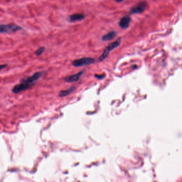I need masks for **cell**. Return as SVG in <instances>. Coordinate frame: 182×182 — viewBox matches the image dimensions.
<instances>
[{"instance_id":"cell-1","label":"cell","mask_w":182,"mask_h":182,"mask_svg":"<svg viewBox=\"0 0 182 182\" xmlns=\"http://www.w3.org/2000/svg\"><path fill=\"white\" fill-rule=\"evenodd\" d=\"M43 75V72H37L35 73L32 76L22 79L18 84L14 86L12 89V92L15 94H17L26 90L34 85V83L42 76Z\"/></svg>"},{"instance_id":"cell-2","label":"cell","mask_w":182,"mask_h":182,"mask_svg":"<svg viewBox=\"0 0 182 182\" xmlns=\"http://www.w3.org/2000/svg\"><path fill=\"white\" fill-rule=\"evenodd\" d=\"M121 37H119L116 41L110 43L109 45H108L105 49L104 50L103 53L101 55L99 58V60L100 62H102L107 58L110 52H111V51L113 50H115V49L117 48L121 45Z\"/></svg>"},{"instance_id":"cell-3","label":"cell","mask_w":182,"mask_h":182,"mask_svg":"<svg viewBox=\"0 0 182 182\" xmlns=\"http://www.w3.org/2000/svg\"><path fill=\"white\" fill-rule=\"evenodd\" d=\"M22 29L20 26L15 24L0 25V33H11Z\"/></svg>"},{"instance_id":"cell-4","label":"cell","mask_w":182,"mask_h":182,"mask_svg":"<svg viewBox=\"0 0 182 182\" xmlns=\"http://www.w3.org/2000/svg\"><path fill=\"white\" fill-rule=\"evenodd\" d=\"M95 62V59L91 57H84L81 59H76L72 62L73 66L76 67L87 66L93 64Z\"/></svg>"},{"instance_id":"cell-5","label":"cell","mask_w":182,"mask_h":182,"mask_svg":"<svg viewBox=\"0 0 182 182\" xmlns=\"http://www.w3.org/2000/svg\"><path fill=\"white\" fill-rule=\"evenodd\" d=\"M147 7V3L146 1H142L138 3L137 6L130 9L129 13L130 15L140 14L143 13Z\"/></svg>"},{"instance_id":"cell-6","label":"cell","mask_w":182,"mask_h":182,"mask_svg":"<svg viewBox=\"0 0 182 182\" xmlns=\"http://www.w3.org/2000/svg\"><path fill=\"white\" fill-rule=\"evenodd\" d=\"M85 71V70H83L78 73L75 74L68 76L65 79V81L67 82H68V83H72V82H75L77 81L80 79L82 76L84 74Z\"/></svg>"},{"instance_id":"cell-7","label":"cell","mask_w":182,"mask_h":182,"mask_svg":"<svg viewBox=\"0 0 182 182\" xmlns=\"http://www.w3.org/2000/svg\"><path fill=\"white\" fill-rule=\"evenodd\" d=\"M131 18L129 16H125L121 18L119 22V26L122 29H127L129 26Z\"/></svg>"},{"instance_id":"cell-8","label":"cell","mask_w":182,"mask_h":182,"mask_svg":"<svg viewBox=\"0 0 182 182\" xmlns=\"http://www.w3.org/2000/svg\"><path fill=\"white\" fill-rule=\"evenodd\" d=\"M85 18V16L83 14H74L68 17V21L69 22H75L77 21H81L84 20Z\"/></svg>"},{"instance_id":"cell-9","label":"cell","mask_w":182,"mask_h":182,"mask_svg":"<svg viewBox=\"0 0 182 182\" xmlns=\"http://www.w3.org/2000/svg\"><path fill=\"white\" fill-rule=\"evenodd\" d=\"M116 35H117L116 32L112 31L109 32V33H107L106 34L102 37V40L103 41H110L115 38Z\"/></svg>"},{"instance_id":"cell-10","label":"cell","mask_w":182,"mask_h":182,"mask_svg":"<svg viewBox=\"0 0 182 182\" xmlns=\"http://www.w3.org/2000/svg\"><path fill=\"white\" fill-rule=\"evenodd\" d=\"M75 89H76V87L75 86H71V87L69 88V89L60 91L59 96L60 97H66L74 91Z\"/></svg>"},{"instance_id":"cell-11","label":"cell","mask_w":182,"mask_h":182,"mask_svg":"<svg viewBox=\"0 0 182 182\" xmlns=\"http://www.w3.org/2000/svg\"><path fill=\"white\" fill-rule=\"evenodd\" d=\"M45 50V48L44 47H40L38 48L36 50L35 52V54L37 56H40L41 54H42L44 52V51Z\"/></svg>"},{"instance_id":"cell-12","label":"cell","mask_w":182,"mask_h":182,"mask_svg":"<svg viewBox=\"0 0 182 182\" xmlns=\"http://www.w3.org/2000/svg\"><path fill=\"white\" fill-rule=\"evenodd\" d=\"M95 77L96 78H97L98 79L101 80L105 77V76L104 74H103V75H97V74H95Z\"/></svg>"},{"instance_id":"cell-13","label":"cell","mask_w":182,"mask_h":182,"mask_svg":"<svg viewBox=\"0 0 182 182\" xmlns=\"http://www.w3.org/2000/svg\"><path fill=\"white\" fill-rule=\"evenodd\" d=\"M7 66H8L7 64H2V65H0V72H1L3 69H4Z\"/></svg>"},{"instance_id":"cell-14","label":"cell","mask_w":182,"mask_h":182,"mask_svg":"<svg viewBox=\"0 0 182 182\" xmlns=\"http://www.w3.org/2000/svg\"><path fill=\"white\" fill-rule=\"evenodd\" d=\"M116 2H118V3H121V2H123L124 1V0H115Z\"/></svg>"}]
</instances>
